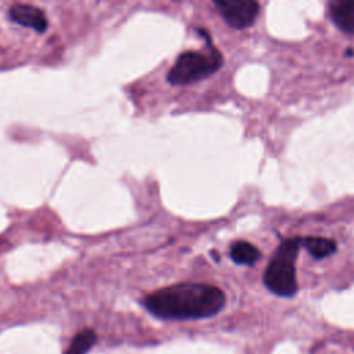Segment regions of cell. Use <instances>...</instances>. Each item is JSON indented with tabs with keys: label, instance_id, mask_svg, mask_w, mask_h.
<instances>
[{
	"label": "cell",
	"instance_id": "obj_4",
	"mask_svg": "<svg viewBox=\"0 0 354 354\" xmlns=\"http://www.w3.org/2000/svg\"><path fill=\"white\" fill-rule=\"evenodd\" d=\"M214 6L223 19L235 29L250 26L256 21L260 10L259 3L253 0L214 1Z\"/></svg>",
	"mask_w": 354,
	"mask_h": 354
},
{
	"label": "cell",
	"instance_id": "obj_8",
	"mask_svg": "<svg viewBox=\"0 0 354 354\" xmlns=\"http://www.w3.org/2000/svg\"><path fill=\"white\" fill-rule=\"evenodd\" d=\"M230 256L236 264L253 266L260 259V250L249 242L239 241L231 246Z\"/></svg>",
	"mask_w": 354,
	"mask_h": 354
},
{
	"label": "cell",
	"instance_id": "obj_6",
	"mask_svg": "<svg viewBox=\"0 0 354 354\" xmlns=\"http://www.w3.org/2000/svg\"><path fill=\"white\" fill-rule=\"evenodd\" d=\"M333 24L346 33H354V0L337 1L330 6Z\"/></svg>",
	"mask_w": 354,
	"mask_h": 354
},
{
	"label": "cell",
	"instance_id": "obj_5",
	"mask_svg": "<svg viewBox=\"0 0 354 354\" xmlns=\"http://www.w3.org/2000/svg\"><path fill=\"white\" fill-rule=\"evenodd\" d=\"M8 17L15 24L32 28L39 33L44 32L48 26L47 17L43 12V10L30 4H12L8 10Z\"/></svg>",
	"mask_w": 354,
	"mask_h": 354
},
{
	"label": "cell",
	"instance_id": "obj_1",
	"mask_svg": "<svg viewBox=\"0 0 354 354\" xmlns=\"http://www.w3.org/2000/svg\"><path fill=\"white\" fill-rule=\"evenodd\" d=\"M142 304L163 319H198L216 315L225 304V295L213 285L177 283L147 295Z\"/></svg>",
	"mask_w": 354,
	"mask_h": 354
},
{
	"label": "cell",
	"instance_id": "obj_3",
	"mask_svg": "<svg viewBox=\"0 0 354 354\" xmlns=\"http://www.w3.org/2000/svg\"><path fill=\"white\" fill-rule=\"evenodd\" d=\"M223 64L221 54L209 44L206 51H185L178 55L167 73V82L174 86L188 84L214 73Z\"/></svg>",
	"mask_w": 354,
	"mask_h": 354
},
{
	"label": "cell",
	"instance_id": "obj_2",
	"mask_svg": "<svg viewBox=\"0 0 354 354\" xmlns=\"http://www.w3.org/2000/svg\"><path fill=\"white\" fill-rule=\"evenodd\" d=\"M301 238L283 241L264 271V285L275 295L290 297L297 292L295 261L297 257Z\"/></svg>",
	"mask_w": 354,
	"mask_h": 354
},
{
	"label": "cell",
	"instance_id": "obj_7",
	"mask_svg": "<svg viewBox=\"0 0 354 354\" xmlns=\"http://www.w3.org/2000/svg\"><path fill=\"white\" fill-rule=\"evenodd\" d=\"M300 243L314 259H325L336 252V242L322 236H306L301 238Z\"/></svg>",
	"mask_w": 354,
	"mask_h": 354
},
{
	"label": "cell",
	"instance_id": "obj_9",
	"mask_svg": "<svg viewBox=\"0 0 354 354\" xmlns=\"http://www.w3.org/2000/svg\"><path fill=\"white\" fill-rule=\"evenodd\" d=\"M95 340H97V335L94 330L91 329L82 330L73 337L66 354H86L90 350V347L95 343Z\"/></svg>",
	"mask_w": 354,
	"mask_h": 354
}]
</instances>
